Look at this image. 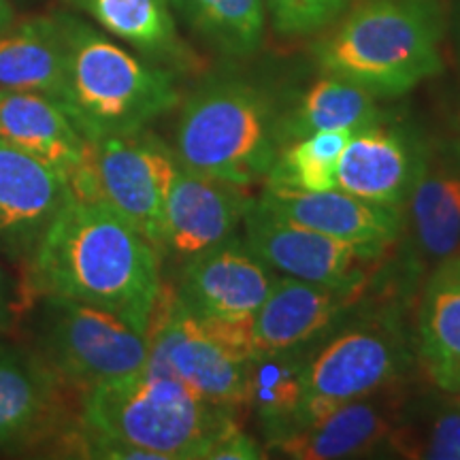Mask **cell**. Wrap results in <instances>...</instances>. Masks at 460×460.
Listing matches in <instances>:
<instances>
[{"label":"cell","instance_id":"obj_11","mask_svg":"<svg viewBox=\"0 0 460 460\" xmlns=\"http://www.w3.org/2000/svg\"><path fill=\"white\" fill-rule=\"evenodd\" d=\"M401 288L411 290L437 264L460 256V149L429 135L416 183L405 203Z\"/></svg>","mask_w":460,"mask_h":460},{"label":"cell","instance_id":"obj_33","mask_svg":"<svg viewBox=\"0 0 460 460\" xmlns=\"http://www.w3.org/2000/svg\"><path fill=\"white\" fill-rule=\"evenodd\" d=\"M15 20V11H13V4H11V0H0V31H4V28L13 24Z\"/></svg>","mask_w":460,"mask_h":460},{"label":"cell","instance_id":"obj_31","mask_svg":"<svg viewBox=\"0 0 460 460\" xmlns=\"http://www.w3.org/2000/svg\"><path fill=\"white\" fill-rule=\"evenodd\" d=\"M262 456L261 446L237 427L214 447L209 460H258Z\"/></svg>","mask_w":460,"mask_h":460},{"label":"cell","instance_id":"obj_16","mask_svg":"<svg viewBox=\"0 0 460 460\" xmlns=\"http://www.w3.org/2000/svg\"><path fill=\"white\" fill-rule=\"evenodd\" d=\"M367 288H337L296 278H278L252 318L256 354L309 348L360 307Z\"/></svg>","mask_w":460,"mask_h":460},{"label":"cell","instance_id":"obj_34","mask_svg":"<svg viewBox=\"0 0 460 460\" xmlns=\"http://www.w3.org/2000/svg\"><path fill=\"white\" fill-rule=\"evenodd\" d=\"M452 31H454V48H456V58H458V65H460V0L456 3V9H454Z\"/></svg>","mask_w":460,"mask_h":460},{"label":"cell","instance_id":"obj_26","mask_svg":"<svg viewBox=\"0 0 460 460\" xmlns=\"http://www.w3.org/2000/svg\"><path fill=\"white\" fill-rule=\"evenodd\" d=\"M190 28L207 45L230 58L261 49L267 24L264 0H172Z\"/></svg>","mask_w":460,"mask_h":460},{"label":"cell","instance_id":"obj_22","mask_svg":"<svg viewBox=\"0 0 460 460\" xmlns=\"http://www.w3.org/2000/svg\"><path fill=\"white\" fill-rule=\"evenodd\" d=\"M71 4L154 65L172 73L197 65V58L177 32L171 0H71Z\"/></svg>","mask_w":460,"mask_h":460},{"label":"cell","instance_id":"obj_17","mask_svg":"<svg viewBox=\"0 0 460 460\" xmlns=\"http://www.w3.org/2000/svg\"><path fill=\"white\" fill-rule=\"evenodd\" d=\"M254 199L247 194V188L180 164L164 207L160 254L186 262L222 243L237 233Z\"/></svg>","mask_w":460,"mask_h":460},{"label":"cell","instance_id":"obj_28","mask_svg":"<svg viewBox=\"0 0 460 460\" xmlns=\"http://www.w3.org/2000/svg\"><path fill=\"white\" fill-rule=\"evenodd\" d=\"M407 402V401H405ZM388 446L407 458L460 460V402L452 393L407 416L402 405Z\"/></svg>","mask_w":460,"mask_h":460},{"label":"cell","instance_id":"obj_10","mask_svg":"<svg viewBox=\"0 0 460 460\" xmlns=\"http://www.w3.org/2000/svg\"><path fill=\"white\" fill-rule=\"evenodd\" d=\"M243 241L273 271L337 288H369L394 245H362L332 239L258 203L243 217Z\"/></svg>","mask_w":460,"mask_h":460},{"label":"cell","instance_id":"obj_14","mask_svg":"<svg viewBox=\"0 0 460 460\" xmlns=\"http://www.w3.org/2000/svg\"><path fill=\"white\" fill-rule=\"evenodd\" d=\"M427 137L388 115L354 130L337 169V188L369 203L405 211L422 164Z\"/></svg>","mask_w":460,"mask_h":460},{"label":"cell","instance_id":"obj_35","mask_svg":"<svg viewBox=\"0 0 460 460\" xmlns=\"http://www.w3.org/2000/svg\"><path fill=\"white\" fill-rule=\"evenodd\" d=\"M452 394H454V396H456V401H458V402H460V388H458V390H456V393H452Z\"/></svg>","mask_w":460,"mask_h":460},{"label":"cell","instance_id":"obj_2","mask_svg":"<svg viewBox=\"0 0 460 460\" xmlns=\"http://www.w3.org/2000/svg\"><path fill=\"white\" fill-rule=\"evenodd\" d=\"M441 0H362L315 43L322 75L399 99L444 71Z\"/></svg>","mask_w":460,"mask_h":460},{"label":"cell","instance_id":"obj_20","mask_svg":"<svg viewBox=\"0 0 460 460\" xmlns=\"http://www.w3.org/2000/svg\"><path fill=\"white\" fill-rule=\"evenodd\" d=\"M0 139L56 169L66 181L84 164L90 146L56 101L20 90H0Z\"/></svg>","mask_w":460,"mask_h":460},{"label":"cell","instance_id":"obj_24","mask_svg":"<svg viewBox=\"0 0 460 460\" xmlns=\"http://www.w3.org/2000/svg\"><path fill=\"white\" fill-rule=\"evenodd\" d=\"M388 113L358 85L322 75L290 107L279 113L281 143L303 139L320 130H360L382 122Z\"/></svg>","mask_w":460,"mask_h":460},{"label":"cell","instance_id":"obj_9","mask_svg":"<svg viewBox=\"0 0 460 460\" xmlns=\"http://www.w3.org/2000/svg\"><path fill=\"white\" fill-rule=\"evenodd\" d=\"M146 371L180 379L214 405H250V360L228 352L163 284L147 329Z\"/></svg>","mask_w":460,"mask_h":460},{"label":"cell","instance_id":"obj_21","mask_svg":"<svg viewBox=\"0 0 460 460\" xmlns=\"http://www.w3.org/2000/svg\"><path fill=\"white\" fill-rule=\"evenodd\" d=\"M416 356L439 393L460 388V256L424 278L416 315Z\"/></svg>","mask_w":460,"mask_h":460},{"label":"cell","instance_id":"obj_12","mask_svg":"<svg viewBox=\"0 0 460 460\" xmlns=\"http://www.w3.org/2000/svg\"><path fill=\"white\" fill-rule=\"evenodd\" d=\"M68 388L28 345L0 337V452L54 450L77 418Z\"/></svg>","mask_w":460,"mask_h":460},{"label":"cell","instance_id":"obj_4","mask_svg":"<svg viewBox=\"0 0 460 460\" xmlns=\"http://www.w3.org/2000/svg\"><path fill=\"white\" fill-rule=\"evenodd\" d=\"M77 418L92 433L139 447L154 460L209 458L237 429L233 410L146 369L85 390Z\"/></svg>","mask_w":460,"mask_h":460},{"label":"cell","instance_id":"obj_5","mask_svg":"<svg viewBox=\"0 0 460 460\" xmlns=\"http://www.w3.org/2000/svg\"><path fill=\"white\" fill-rule=\"evenodd\" d=\"M278 101L241 77H211L183 101L172 152L181 166L239 188L264 181L284 147Z\"/></svg>","mask_w":460,"mask_h":460},{"label":"cell","instance_id":"obj_25","mask_svg":"<svg viewBox=\"0 0 460 460\" xmlns=\"http://www.w3.org/2000/svg\"><path fill=\"white\" fill-rule=\"evenodd\" d=\"M312 348L271 349L250 360V405L269 447L278 446L290 430L303 401L305 367Z\"/></svg>","mask_w":460,"mask_h":460},{"label":"cell","instance_id":"obj_29","mask_svg":"<svg viewBox=\"0 0 460 460\" xmlns=\"http://www.w3.org/2000/svg\"><path fill=\"white\" fill-rule=\"evenodd\" d=\"M352 0H264L271 24L286 37H307L331 28Z\"/></svg>","mask_w":460,"mask_h":460},{"label":"cell","instance_id":"obj_19","mask_svg":"<svg viewBox=\"0 0 460 460\" xmlns=\"http://www.w3.org/2000/svg\"><path fill=\"white\" fill-rule=\"evenodd\" d=\"M256 200L305 228L349 243L394 245L405 230L402 209L369 203L339 188L305 192L264 186Z\"/></svg>","mask_w":460,"mask_h":460},{"label":"cell","instance_id":"obj_15","mask_svg":"<svg viewBox=\"0 0 460 460\" xmlns=\"http://www.w3.org/2000/svg\"><path fill=\"white\" fill-rule=\"evenodd\" d=\"M71 194L65 175L0 139V256L24 271Z\"/></svg>","mask_w":460,"mask_h":460},{"label":"cell","instance_id":"obj_32","mask_svg":"<svg viewBox=\"0 0 460 460\" xmlns=\"http://www.w3.org/2000/svg\"><path fill=\"white\" fill-rule=\"evenodd\" d=\"M439 135H444L447 141H452L460 149V96L446 109L444 130Z\"/></svg>","mask_w":460,"mask_h":460},{"label":"cell","instance_id":"obj_6","mask_svg":"<svg viewBox=\"0 0 460 460\" xmlns=\"http://www.w3.org/2000/svg\"><path fill=\"white\" fill-rule=\"evenodd\" d=\"M416 360V341L399 305L354 312L314 343L305 367L303 401L286 437L343 402L402 382Z\"/></svg>","mask_w":460,"mask_h":460},{"label":"cell","instance_id":"obj_8","mask_svg":"<svg viewBox=\"0 0 460 460\" xmlns=\"http://www.w3.org/2000/svg\"><path fill=\"white\" fill-rule=\"evenodd\" d=\"M177 169L180 160L169 143L143 128L92 141L68 186L75 197L111 207L160 252L164 207Z\"/></svg>","mask_w":460,"mask_h":460},{"label":"cell","instance_id":"obj_18","mask_svg":"<svg viewBox=\"0 0 460 460\" xmlns=\"http://www.w3.org/2000/svg\"><path fill=\"white\" fill-rule=\"evenodd\" d=\"M399 384L343 402L286 437L273 450L296 460H339L377 452L388 446L405 405Z\"/></svg>","mask_w":460,"mask_h":460},{"label":"cell","instance_id":"obj_27","mask_svg":"<svg viewBox=\"0 0 460 460\" xmlns=\"http://www.w3.org/2000/svg\"><path fill=\"white\" fill-rule=\"evenodd\" d=\"M352 130H320L279 149L264 186L324 192L337 188V169Z\"/></svg>","mask_w":460,"mask_h":460},{"label":"cell","instance_id":"obj_13","mask_svg":"<svg viewBox=\"0 0 460 460\" xmlns=\"http://www.w3.org/2000/svg\"><path fill=\"white\" fill-rule=\"evenodd\" d=\"M278 278L237 233L183 262L175 296L199 320L254 318Z\"/></svg>","mask_w":460,"mask_h":460},{"label":"cell","instance_id":"obj_23","mask_svg":"<svg viewBox=\"0 0 460 460\" xmlns=\"http://www.w3.org/2000/svg\"><path fill=\"white\" fill-rule=\"evenodd\" d=\"M65 84V43L58 13L34 15L0 31V90L56 101Z\"/></svg>","mask_w":460,"mask_h":460},{"label":"cell","instance_id":"obj_3","mask_svg":"<svg viewBox=\"0 0 460 460\" xmlns=\"http://www.w3.org/2000/svg\"><path fill=\"white\" fill-rule=\"evenodd\" d=\"M65 43V84L58 105L85 141L147 128L175 107V75L130 54L82 17L58 13Z\"/></svg>","mask_w":460,"mask_h":460},{"label":"cell","instance_id":"obj_30","mask_svg":"<svg viewBox=\"0 0 460 460\" xmlns=\"http://www.w3.org/2000/svg\"><path fill=\"white\" fill-rule=\"evenodd\" d=\"M28 301L22 281H15L0 267V337H4L28 309Z\"/></svg>","mask_w":460,"mask_h":460},{"label":"cell","instance_id":"obj_36","mask_svg":"<svg viewBox=\"0 0 460 460\" xmlns=\"http://www.w3.org/2000/svg\"><path fill=\"white\" fill-rule=\"evenodd\" d=\"M15 3H28V0H11V4H15Z\"/></svg>","mask_w":460,"mask_h":460},{"label":"cell","instance_id":"obj_1","mask_svg":"<svg viewBox=\"0 0 460 460\" xmlns=\"http://www.w3.org/2000/svg\"><path fill=\"white\" fill-rule=\"evenodd\" d=\"M160 252L101 200L71 194L22 273L28 301L56 296L105 309L146 332L163 278Z\"/></svg>","mask_w":460,"mask_h":460},{"label":"cell","instance_id":"obj_7","mask_svg":"<svg viewBox=\"0 0 460 460\" xmlns=\"http://www.w3.org/2000/svg\"><path fill=\"white\" fill-rule=\"evenodd\" d=\"M28 318V348L68 390H85L146 369V332L105 309L56 296H34Z\"/></svg>","mask_w":460,"mask_h":460}]
</instances>
